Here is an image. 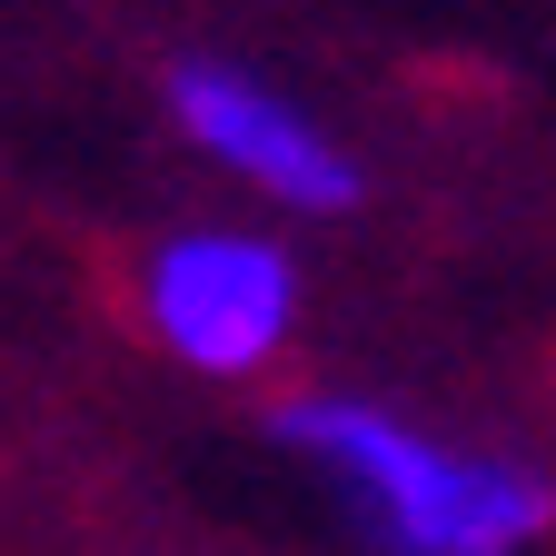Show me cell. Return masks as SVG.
I'll return each mask as SVG.
<instances>
[{
	"label": "cell",
	"instance_id": "cell-1",
	"mask_svg": "<svg viewBox=\"0 0 556 556\" xmlns=\"http://www.w3.org/2000/svg\"><path fill=\"white\" fill-rule=\"evenodd\" d=\"M289 447L318 457L397 556H527L546 527V486L507 457H467L368 397H299Z\"/></svg>",
	"mask_w": 556,
	"mask_h": 556
},
{
	"label": "cell",
	"instance_id": "cell-2",
	"mask_svg": "<svg viewBox=\"0 0 556 556\" xmlns=\"http://www.w3.org/2000/svg\"><path fill=\"white\" fill-rule=\"evenodd\" d=\"M139 318L160 348L199 378H249L268 368L299 328V268L258 229H179L139 268Z\"/></svg>",
	"mask_w": 556,
	"mask_h": 556
},
{
	"label": "cell",
	"instance_id": "cell-3",
	"mask_svg": "<svg viewBox=\"0 0 556 556\" xmlns=\"http://www.w3.org/2000/svg\"><path fill=\"white\" fill-rule=\"evenodd\" d=\"M169 110H179V129L199 139L208 160L239 169L249 189H268L278 208H348V199H358V169H348L338 139L289 90L249 80V70H229V60L169 70Z\"/></svg>",
	"mask_w": 556,
	"mask_h": 556
}]
</instances>
